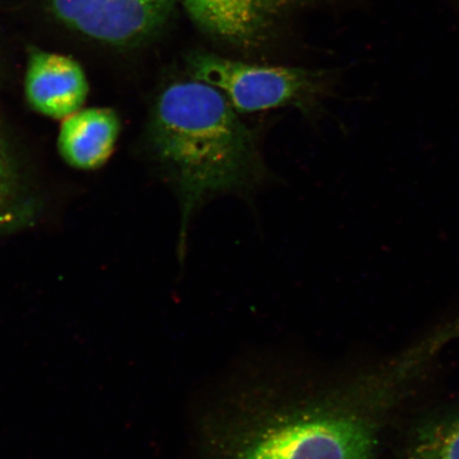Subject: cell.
<instances>
[{"instance_id":"6da1fadb","label":"cell","mask_w":459,"mask_h":459,"mask_svg":"<svg viewBox=\"0 0 459 459\" xmlns=\"http://www.w3.org/2000/svg\"><path fill=\"white\" fill-rule=\"evenodd\" d=\"M297 369L227 388L200 415L203 459H377V412L387 392L358 382L317 386Z\"/></svg>"},{"instance_id":"7a4b0ae2","label":"cell","mask_w":459,"mask_h":459,"mask_svg":"<svg viewBox=\"0 0 459 459\" xmlns=\"http://www.w3.org/2000/svg\"><path fill=\"white\" fill-rule=\"evenodd\" d=\"M149 154L180 204L179 255L199 206L220 194L248 193L266 179L255 129L220 90L193 80L160 91L146 128Z\"/></svg>"},{"instance_id":"3957f363","label":"cell","mask_w":459,"mask_h":459,"mask_svg":"<svg viewBox=\"0 0 459 459\" xmlns=\"http://www.w3.org/2000/svg\"><path fill=\"white\" fill-rule=\"evenodd\" d=\"M187 70L194 80L220 90L238 113L294 107L314 119L331 96L330 74L301 67L249 65L194 53L187 57Z\"/></svg>"},{"instance_id":"277c9868","label":"cell","mask_w":459,"mask_h":459,"mask_svg":"<svg viewBox=\"0 0 459 459\" xmlns=\"http://www.w3.org/2000/svg\"><path fill=\"white\" fill-rule=\"evenodd\" d=\"M179 0H48L62 24L115 48L146 42L169 22Z\"/></svg>"},{"instance_id":"5b68a950","label":"cell","mask_w":459,"mask_h":459,"mask_svg":"<svg viewBox=\"0 0 459 459\" xmlns=\"http://www.w3.org/2000/svg\"><path fill=\"white\" fill-rule=\"evenodd\" d=\"M89 90L83 67L73 57L41 49L29 54L25 95L33 111L65 119L82 110Z\"/></svg>"},{"instance_id":"8992f818","label":"cell","mask_w":459,"mask_h":459,"mask_svg":"<svg viewBox=\"0 0 459 459\" xmlns=\"http://www.w3.org/2000/svg\"><path fill=\"white\" fill-rule=\"evenodd\" d=\"M277 0H185L194 24L209 36L250 48L271 25Z\"/></svg>"},{"instance_id":"52a82bcc","label":"cell","mask_w":459,"mask_h":459,"mask_svg":"<svg viewBox=\"0 0 459 459\" xmlns=\"http://www.w3.org/2000/svg\"><path fill=\"white\" fill-rule=\"evenodd\" d=\"M119 134L120 119L112 108H82L63 120L57 149L73 169L94 170L110 159Z\"/></svg>"},{"instance_id":"ba28073f","label":"cell","mask_w":459,"mask_h":459,"mask_svg":"<svg viewBox=\"0 0 459 459\" xmlns=\"http://www.w3.org/2000/svg\"><path fill=\"white\" fill-rule=\"evenodd\" d=\"M36 197L8 137L0 130V235L15 231L34 221Z\"/></svg>"},{"instance_id":"9c48e42d","label":"cell","mask_w":459,"mask_h":459,"mask_svg":"<svg viewBox=\"0 0 459 459\" xmlns=\"http://www.w3.org/2000/svg\"><path fill=\"white\" fill-rule=\"evenodd\" d=\"M400 459H459V407L419 421Z\"/></svg>"}]
</instances>
